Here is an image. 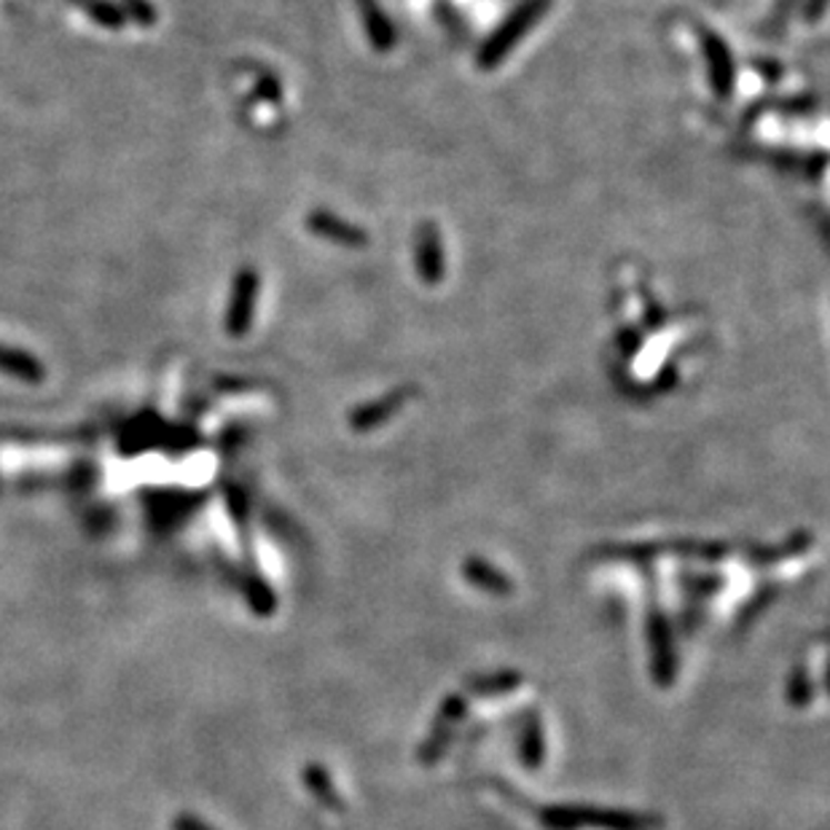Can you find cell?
I'll use <instances>...</instances> for the list:
<instances>
[{"label": "cell", "mask_w": 830, "mask_h": 830, "mask_svg": "<svg viewBox=\"0 0 830 830\" xmlns=\"http://www.w3.org/2000/svg\"><path fill=\"white\" fill-rule=\"evenodd\" d=\"M554 0H522L510 14L492 30L487 41L482 43L476 51V68L478 70H495L506 62V57L522 43L529 30H535V24L546 17V11L551 9Z\"/></svg>", "instance_id": "obj_1"}, {"label": "cell", "mask_w": 830, "mask_h": 830, "mask_svg": "<svg viewBox=\"0 0 830 830\" xmlns=\"http://www.w3.org/2000/svg\"><path fill=\"white\" fill-rule=\"evenodd\" d=\"M701 49L707 57V70H710V84L718 100H729L737 87V65H733V54L729 43L723 41L718 33H712L710 28H699Z\"/></svg>", "instance_id": "obj_2"}, {"label": "cell", "mask_w": 830, "mask_h": 830, "mask_svg": "<svg viewBox=\"0 0 830 830\" xmlns=\"http://www.w3.org/2000/svg\"><path fill=\"white\" fill-rule=\"evenodd\" d=\"M414 270H417V277L425 285H438L444 280V245H441V234L433 223H423L417 229V237H414Z\"/></svg>", "instance_id": "obj_3"}, {"label": "cell", "mask_w": 830, "mask_h": 830, "mask_svg": "<svg viewBox=\"0 0 830 830\" xmlns=\"http://www.w3.org/2000/svg\"><path fill=\"white\" fill-rule=\"evenodd\" d=\"M306 226L317 234V237L336 242L342 247H366L368 245V234L366 229L355 226V223L340 219V215L328 213V210H312L310 219H306Z\"/></svg>", "instance_id": "obj_4"}, {"label": "cell", "mask_w": 830, "mask_h": 830, "mask_svg": "<svg viewBox=\"0 0 830 830\" xmlns=\"http://www.w3.org/2000/svg\"><path fill=\"white\" fill-rule=\"evenodd\" d=\"M255 296H259V277L253 270H242L237 283H234V296L232 306H229L226 315V328L234 336H242L253 323L255 312Z\"/></svg>", "instance_id": "obj_5"}, {"label": "cell", "mask_w": 830, "mask_h": 830, "mask_svg": "<svg viewBox=\"0 0 830 830\" xmlns=\"http://www.w3.org/2000/svg\"><path fill=\"white\" fill-rule=\"evenodd\" d=\"M357 3V11H361L363 17V28H366V36H368V43H372L374 51H379V54H387V51L395 49V28L391 22V17H387V11L382 9L379 0H355Z\"/></svg>", "instance_id": "obj_6"}, {"label": "cell", "mask_w": 830, "mask_h": 830, "mask_svg": "<svg viewBox=\"0 0 830 830\" xmlns=\"http://www.w3.org/2000/svg\"><path fill=\"white\" fill-rule=\"evenodd\" d=\"M408 393H412V391H398V393L387 395V398L374 401V404L363 406L361 412H355V414H353V425H355V431H357V427H361V431H368V427H374L376 423H382V419L391 417V414L395 412V408H398L401 404H404Z\"/></svg>", "instance_id": "obj_7"}, {"label": "cell", "mask_w": 830, "mask_h": 830, "mask_svg": "<svg viewBox=\"0 0 830 830\" xmlns=\"http://www.w3.org/2000/svg\"><path fill=\"white\" fill-rule=\"evenodd\" d=\"M793 6H796V0H777L775 14H771V22H769L771 33H782L785 24H788L790 11H793Z\"/></svg>", "instance_id": "obj_8"}, {"label": "cell", "mask_w": 830, "mask_h": 830, "mask_svg": "<svg viewBox=\"0 0 830 830\" xmlns=\"http://www.w3.org/2000/svg\"><path fill=\"white\" fill-rule=\"evenodd\" d=\"M826 6H828V0H807V6H803V17H807V22H817V19L826 14Z\"/></svg>", "instance_id": "obj_9"}]
</instances>
